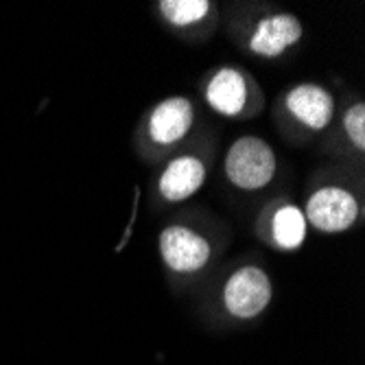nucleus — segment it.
Wrapping results in <instances>:
<instances>
[{
	"mask_svg": "<svg viewBox=\"0 0 365 365\" xmlns=\"http://www.w3.org/2000/svg\"><path fill=\"white\" fill-rule=\"evenodd\" d=\"M278 169V160L267 140L241 136L225 153V178L239 190H260L269 186Z\"/></svg>",
	"mask_w": 365,
	"mask_h": 365,
	"instance_id": "f257e3e1",
	"label": "nucleus"
},
{
	"mask_svg": "<svg viewBox=\"0 0 365 365\" xmlns=\"http://www.w3.org/2000/svg\"><path fill=\"white\" fill-rule=\"evenodd\" d=\"M346 136L359 151H365V103H354L344 116Z\"/></svg>",
	"mask_w": 365,
	"mask_h": 365,
	"instance_id": "f8f14e48",
	"label": "nucleus"
},
{
	"mask_svg": "<svg viewBox=\"0 0 365 365\" xmlns=\"http://www.w3.org/2000/svg\"><path fill=\"white\" fill-rule=\"evenodd\" d=\"M287 112L313 131H322L335 116V98L317 83H300L284 96Z\"/></svg>",
	"mask_w": 365,
	"mask_h": 365,
	"instance_id": "0eeeda50",
	"label": "nucleus"
},
{
	"mask_svg": "<svg viewBox=\"0 0 365 365\" xmlns=\"http://www.w3.org/2000/svg\"><path fill=\"white\" fill-rule=\"evenodd\" d=\"M302 36L304 26L300 18H295L293 14H274L256 24L247 46L254 55L274 59L295 46L302 40Z\"/></svg>",
	"mask_w": 365,
	"mask_h": 365,
	"instance_id": "423d86ee",
	"label": "nucleus"
},
{
	"mask_svg": "<svg viewBox=\"0 0 365 365\" xmlns=\"http://www.w3.org/2000/svg\"><path fill=\"white\" fill-rule=\"evenodd\" d=\"M309 223L304 219V212L295 204L280 206L272 217V239L274 243L284 252L300 250L307 241Z\"/></svg>",
	"mask_w": 365,
	"mask_h": 365,
	"instance_id": "9d476101",
	"label": "nucleus"
},
{
	"mask_svg": "<svg viewBox=\"0 0 365 365\" xmlns=\"http://www.w3.org/2000/svg\"><path fill=\"white\" fill-rule=\"evenodd\" d=\"M206 182V164L195 155H180L164 167L158 190L171 204H182L202 190Z\"/></svg>",
	"mask_w": 365,
	"mask_h": 365,
	"instance_id": "6e6552de",
	"label": "nucleus"
},
{
	"mask_svg": "<svg viewBox=\"0 0 365 365\" xmlns=\"http://www.w3.org/2000/svg\"><path fill=\"white\" fill-rule=\"evenodd\" d=\"M206 103L221 116H237L247 103V81L237 68H219L206 86Z\"/></svg>",
	"mask_w": 365,
	"mask_h": 365,
	"instance_id": "1a4fd4ad",
	"label": "nucleus"
},
{
	"mask_svg": "<svg viewBox=\"0 0 365 365\" xmlns=\"http://www.w3.org/2000/svg\"><path fill=\"white\" fill-rule=\"evenodd\" d=\"M158 247L164 264L175 274H195L204 269L212 256L208 239L186 225L164 227L160 232Z\"/></svg>",
	"mask_w": 365,
	"mask_h": 365,
	"instance_id": "20e7f679",
	"label": "nucleus"
},
{
	"mask_svg": "<svg viewBox=\"0 0 365 365\" xmlns=\"http://www.w3.org/2000/svg\"><path fill=\"white\" fill-rule=\"evenodd\" d=\"M272 293V280L264 269L256 264H245L227 278L223 287V304L230 315L252 319L269 307Z\"/></svg>",
	"mask_w": 365,
	"mask_h": 365,
	"instance_id": "f03ea898",
	"label": "nucleus"
},
{
	"mask_svg": "<svg viewBox=\"0 0 365 365\" xmlns=\"http://www.w3.org/2000/svg\"><path fill=\"white\" fill-rule=\"evenodd\" d=\"M359 204L350 190L341 186H322L307 202L304 219L324 235H339L354 225Z\"/></svg>",
	"mask_w": 365,
	"mask_h": 365,
	"instance_id": "7ed1b4c3",
	"label": "nucleus"
},
{
	"mask_svg": "<svg viewBox=\"0 0 365 365\" xmlns=\"http://www.w3.org/2000/svg\"><path fill=\"white\" fill-rule=\"evenodd\" d=\"M162 18L169 24L184 29L190 24L202 22L210 14V3L208 0H162L158 5Z\"/></svg>",
	"mask_w": 365,
	"mask_h": 365,
	"instance_id": "9b49d317",
	"label": "nucleus"
},
{
	"mask_svg": "<svg viewBox=\"0 0 365 365\" xmlns=\"http://www.w3.org/2000/svg\"><path fill=\"white\" fill-rule=\"evenodd\" d=\"M195 123V108L186 96H169L160 101L149 114L147 131L149 138L160 145L169 147L188 136Z\"/></svg>",
	"mask_w": 365,
	"mask_h": 365,
	"instance_id": "39448f33",
	"label": "nucleus"
}]
</instances>
